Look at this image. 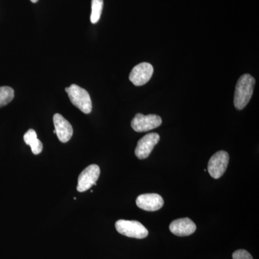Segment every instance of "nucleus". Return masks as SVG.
<instances>
[{
  "mask_svg": "<svg viewBox=\"0 0 259 259\" xmlns=\"http://www.w3.org/2000/svg\"><path fill=\"white\" fill-rule=\"evenodd\" d=\"M255 80L250 74L242 75L236 83L234 95V105L237 110L245 108L251 99Z\"/></svg>",
  "mask_w": 259,
  "mask_h": 259,
  "instance_id": "nucleus-1",
  "label": "nucleus"
},
{
  "mask_svg": "<svg viewBox=\"0 0 259 259\" xmlns=\"http://www.w3.org/2000/svg\"><path fill=\"white\" fill-rule=\"evenodd\" d=\"M68 94L70 101L75 107L79 109L84 114H90L93 110V103L90 94L84 89L76 84H71L65 89Z\"/></svg>",
  "mask_w": 259,
  "mask_h": 259,
  "instance_id": "nucleus-2",
  "label": "nucleus"
},
{
  "mask_svg": "<svg viewBox=\"0 0 259 259\" xmlns=\"http://www.w3.org/2000/svg\"><path fill=\"white\" fill-rule=\"evenodd\" d=\"M115 228L119 233L129 238L143 239L148 235L146 227L139 221L119 220L115 223Z\"/></svg>",
  "mask_w": 259,
  "mask_h": 259,
  "instance_id": "nucleus-3",
  "label": "nucleus"
},
{
  "mask_svg": "<svg viewBox=\"0 0 259 259\" xmlns=\"http://www.w3.org/2000/svg\"><path fill=\"white\" fill-rule=\"evenodd\" d=\"M161 123L162 120L160 116L153 114L144 115L138 113L131 121V127L136 132H147L159 127Z\"/></svg>",
  "mask_w": 259,
  "mask_h": 259,
  "instance_id": "nucleus-4",
  "label": "nucleus"
},
{
  "mask_svg": "<svg viewBox=\"0 0 259 259\" xmlns=\"http://www.w3.org/2000/svg\"><path fill=\"white\" fill-rule=\"evenodd\" d=\"M229 163V154L224 151L214 153L210 158L207 166V171L213 179L221 178L226 172Z\"/></svg>",
  "mask_w": 259,
  "mask_h": 259,
  "instance_id": "nucleus-5",
  "label": "nucleus"
},
{
  "mask_svg": "<svg viewBox=\"0 0 259 259\" xmlns=\"http://www.w3.org/2000/svg\"><path fill=\"white\" fill-rule=\"evenodd\" d=\"M100 175V167L96 164L90 165L83 169L78 178L77 191L86 192L94 185H96Z\"/></svg>",
  "mask_w": 259,
  "mask_h": 259,
  "instance_id": "nucleus-6",
  "label": "nucleus"
},
{
  "mask_svg": "<svg viewBox=\"0 0 259 259\" xmlns=\"http://www.w3.org/2000/svg\"><path fill=\"white\" fill-rule=\"evenodd\" d=\"M153 67L147 62H143L135 66L130 73L129 79L135 86L140 87L146 84L152 77Z\"/></svg>",
  "mask_w": 259,
  "mask_h": 259,
  "instance_id": "nucleus-7",
  "label": "nucleus"
},
{
  "mask_svg": "<svg viewBox=\"0 0 259 259\" xmlns=\"http://www.w3.org/2000/svg\"><path fill=\"white\" fill-rule=\"evenodd\" d=\"M159 141V135L156 133L146 135L138 142L137 146L135 149V154L139 159L147 158Z\"/></svg>",
  "mask_w": 259,
  "mask_h": 259,
  "instance_id": "nucleus-8",
  "label": "nucleus"
},
{
  "mask_svg": "<svg viewBox=\"0 0 259 259\" xmlns=\"http://www.w3.org/2000/svg\"><path fill=\"white\" fill-rule=\"evenodd\" d=\"M164 201L158 194H141L136 199V204L139 208L148 212H154L161 208Z\"/></svg>",
  "mask_w": 259,
  "mask_h": 259,
  "instance_id": "nucleus-9",
  "label": "nucleus"
},
{
  "mask_svg": "<svg viewBox=\"0 0 259 259\" xmlns=\"http://www.w3.org/2000/svg\"><path fill=\"white\" fill-rule=\"evenodd\" d=\"M56 134L61 143H67L73 136V127L69 121L60 114L56 113L53 117Z\"/></svg>",
  "mask_w": 259,
  "mask_h": 259,
  "instance_id": "nucleus-10",
  "label": "nucleus"
},
{
  "mask_svg": "<svg viewBox=\"0 0 259 259\" xmlns=\"http://www.w3.org/2000/svg\"><path fill=\"white\" fill-rule=\"evenodd\" d=\"M197 226L193 221L188 218H180L172 221L169 225L170 231L177 236H189L193 234Z\"/></svg>",
  "mask_w": 259,
  "mask_h": 259,
  "instance_id": "nucleus-11",
  "label": "nucleus"
},
{
  "mask_svg": "<svg viewBox=\"0 0 259 259\" xmlns=\"http://www.w3.org/2000/svg\"><path fill=\"white\" fill-rule=\"evenodd\" d=\"M23 139L25 144L30 146L33 154L38 155L42 152V142L37 139L36 132L33 129L28 130L26 134L24 135Z\"/></svg>",
  "mask_w": 259,
  "mask_h": 259,
  "instance_id": "nucleus-12",
  "label": "nucleus"
},
{
  "mask_svg": "<svg viewBox=\"0 0 259 259\" xmlns=\"http://www.w3.org/2000/svg\"><path fill=\"white\" fill-rule=\"evenodd\" d=\"M15 91L10 87H0V107L8 105L14 99Z\"/></svg>",
  "mask_w": 259,
  "mask_h": 259,
  "instance_id": "nucleus-13",
  "label": "nucleus"
},
{
  "mask_svg": "<svg viewBox=\"0 0 259 259\" xmlns=\"http://www.w3.org/2000/svg\"><path fill=\"white\" fill-rule=\"evenodd\" d=\"M103 0H92L91 23L96 24L101 17L103 9Z\"/></svg>",
  "mask_w": 259,
  "mask_h": 259,
  "instance_id": "nucleus-14",
  "label": "nucleus"
},
{
  "mask_svg": "<svg viewBox=\"0 0 259 259\" xmlns=\"http://www.w3.org/2000/svg\"><path fill=\"white\" fill-rule=\"evenodd\" d=\"M233 259H253L249 252L243 249L237 250L232 255Z\"/></svg>",
  "mask_w": 259,
  "mask_h": 259,
  "instance_id": "nucleus-15",
  "label": "nucleus"
},
{
  "mask_svg": "<svg viewBox=\"0 0 259 259\" xmlns=\"http://www.w3.org/2000/svg\"><path fill=\"white\" fill-rule=\"evenodd\" d=\"M30 1H31L32 3H36L38 0H30Z\"/></svg>",
  "mask_w": 259,
  "mask_h": 259,
  "instance_id": "nucleus-16",
  "label": "nucleus"
}]
</instances>
